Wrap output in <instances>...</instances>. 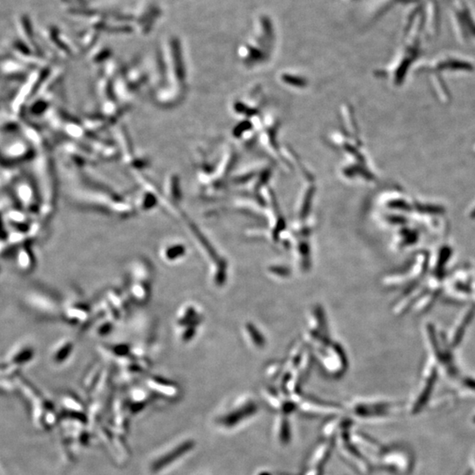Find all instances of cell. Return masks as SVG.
Wrapping results in <instances>:
<instances>
[{
    "label": "cell",
    "mask_w": 475,
    "mask_h": 475,
    "mask_svg": "<svg viewBox=\"0 0 475 475\" xmlns=\"http://www.w3.org/2000/svg\"><path fill=\"white\" fill-rule=\"evenodd\" d=\"M393 406L387 403H378L370 404V406L364 405L358 406L354 408V413L362 418H381L392 414Z\"/></svg>",
    "instance_id": "3957f363"
},
{
    "label": "cell",
    "mask_w": 475,
    "mask_h": 475,
    "mask_svg": "<svg viewBox=\"0 0 475 475\" xmlns=\"http://www.w3.org/2000/svg\"><path fill=\"white\" fill-rule=\"evenodd\" d=\"M275 432L278 440L282 444H287L290 442L291 437L290 425L286 417H282L278 420V424L275 426Z\"/></svg>",
    "instance_id": "277c9868"
},
{
    "label": "cell",
    "mask_w": 475,
    "mask_h": 475,
    "mask_svg": "<svg viewBox=\"0 0 475 475\" xmlns=\"http://www.w3.org/2000/svg\"><path fill=\"white\" fill-rule=\"evenodd\" d=\"M258 475H286V474H282V473H275V472H263L259 473Z\"/></svg>",
    "instance_id": "52a82bcc"
},
{
    "label": "cell",
    "mask_w": 475,
    "mask_h": 475,
    "mask_svg": "<svg viewBox=\"0 0 475 475\" xmlns=\"http://www.w3.org/2000/svg\"><path fill=\"white\" fill-rule=\"evenodd\" d=\"M472 423H474L475 424V413H474V415L472 417Z\"/></svg>",
    "instance_id": "ba28073f"
},
{
    "label": "cell",
    "mask_w": 475,
    "mask_h": 475,
    "mask_svg": "<svg viewBox=\"0 0 475 475\" xmlns=\"http://www.w3.org/2000/svg\"><path fill=\"white\" fill-rule=\"evenodd\" d=\"M466 475H475V456L473 457L472 462L469 466V470H467Z\"/></svg>",
    "instance_id": "8992f818"
},
{
    "label": "cell",
    "mask_w": 475,
    "mask_h": 475,
    "mask_svg": "<svg viewBox=\"0 0 475 475\" xmlns=\"http://www.w3.org/2000/svg\"><path fill=\"white\" fill-rule=\"evenodd\" d=\"M350 429H346L340 434V451L343 459L349 463L353 468L360 474L367 475L370 472V461L364 457L349 439Z\"/></svg>",
    "instance_id": "6da1fadb"
},
{
    "label": "cell",
    "mask_w": 475,
    "mask_h": 475,
    "mask_svg": "<svg viewBox=\"0 0 475 475\" xmlns=\"http://www.w3.org/2000/svg\"><path fill=\"white\" fill-rule=\"evenodd\" d=\"M475 314V308H472L466 313V316L463 319L461 324L459 326L458 329L455 332V335L452 339L453 345H458L460 343V340L462 339L464 337V333L466 332V327L472 322V318Z\"/></svg>",
    "instance_id": "5b68a950"
},
{
    "label": "cell",
    "mask_w": 475,
    "mask_h": 475,
    "mask_svg": "<svg viewBox=\"0 0 475 475\" xmlns=\"http://www.w3.org/2000/svg\"><path fill=\"white\" fill-rule=\"evenodd\" d=\"M333 439H325L312 450V453L309 456L306 462V472H314L319 475H322V470L325 464L330 457L331 451L333 449Z\"/></svg>",
    "instance_id": "7a4b0ae2"
}]
</instances>
